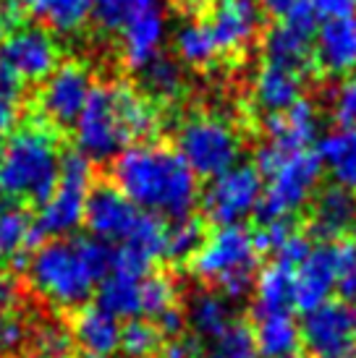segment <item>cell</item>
I'll use <instances>...</instances> for the list:
<instances>
[{"label":"cell","instance_id":"obj_24","mask_svg":"<svg viewBox=\"0 0 356 358\" xmlns=\"http://www.w3.org/2000/svg\"><path fill=\"white\" fill-rule=\"evenodd\" d=\"M142 278L144 272L126 264L113 262L110 272L105 280L100 282V306L113 311L116 317L139 319V308H142Z\"/></svg>","mask_w":356,"mask_h":358},{"label":"cell","instance_id":"obj_3","mask_svg":"<svg viewBox=\"0 0 356 358\" xmlns=\"http://www.w3.org/2000/svg\"><path fill=\"white\" fill-rule=\"evenodd\" d=\"M160 129L158 105L123 81L95 87L74 123L76 150L87 159L118 157L121 152Z\"/></svg>","mask_w":356,"mask_h":358},{"label":"cell","instance_id":"obj_37","mask_svg":"<svg viewBox=\"0 0 356 358\" xmlns=\"http://www.w3.org/2000/svg\"><path fill=\"white\" fill-rule=\"evenodd\" d=\"M265 13H270L278 24H296L315 29V13L309 0H259Z\"/></svg>","mask_w":356,"mask_h":358},{"label":"cell","instance_id":"obj_42","mask_svg":"<svg viewBox=\"0 0 356 358\" xmlns=\"http://www.w3.org/2000/svg\"><path fill=\"white\" fill-rule=\"evenodd\" d=\"M291 233H294V230L288 228L286 222H262V228L254 233V241H257L259 254H262V251L275 254V251L286 243V238L291 236Z\"/></svg>","mask_w":356,"mask_h":358},{"label":"cell","instance_id":"obj_20","mask_svg":"<svg viewBox=\"0 0 356 358\" xmlns=\"http://www.w3.org/2000/svg\"><path fill=\"white\" fill-rule=\"evenodd\" d=\"M304 76H307V73H299V71H294V69H286V66L262 60V66L257 69L254 81H252V92H254L257 108L265 110L267 115L291 108L294 102L301 100Z\"/></svg>","mask_w":356,"mask_h":358},{"label":"cell","instance_id":"obj_25","mask_svg":"<svg viewBox=\"0 0 356 358\" xmlns=\"http://www.w3.org/2000/svg\"><path fill=\"white\" fill-rule=\"evenodd\" d=\"M184 317H186L191 332L205 343L215 340L238 322L231 299L223 293H215V290H205V293L194 296L189 303V314H184Z\"/></svg>","mask_w":356,"mask_h":358},{"label":"cell","instance_id":"obj_21","mask_svg":"<svg viewBox=\"0 0 356 358\" xmlns=\"http://www.w3.org/2000/svg\"><path fill=\"white\" fill-rule=\"evenodd\" d=\"M254 345L259 358H296L301 329L291 311H254Z\"/></svg>","mask_w":356,"mask_h":358},{"label":"cell","instance_id":"obj_16","mask_svg":"<svg viewBox=\"0 0 356 358\" xmlns=\"http://www.w3.org/2000/svg\"><path fill=\"white\" fill-rule=\"evenodd\" d=\"M338 246L320 243L307 251V257L294 267V306L301 311L322 306L336 290Z\"/></svg>","mask_w":356,"mask_h":358},{"label":"cell","instance_id":"obj_50","mask_svg":"<svg viewBox=\"0 0 356 358\" xmlns=\"http://www.w3.org/2000/svg\"><path fill=\"white\" fill-rule=\"evenodd\" d=\"M354 228H356V225H354Z\"/></svg>","mask_w":356,"mask_h":358},{"label":"cell","instance_id":"obj_28","mask_svg":"<svg viewBox=\"0 0 356 358\" xmlns=\"http://www.w3.org/2000/svg\"><path fill=\"white\" fill-rule=\"evenodd\" d=\"M37 238L40 230L27 209L0 207V262L21 264Z\"/></svg>","mask_w":356,"mask_h":358},{"label":"cell","instance_id":"obj_27","mask_svg":"<svg viewBox=\"0 0 356 358\" xmlns=\"http://www.w3.org/2000/svg\"><path fill=\"white\" fill-rule=\"evenodd\" d=\"M19 13L42 21L60 34H76L92 16V0H11Z\"/></svg>","mask_w":356,"mask_h":358},{"label":"cell","instance_id":"obj_47","mask_svg":"<svg viewBox=\"0 0 356 358\" xmlns=\"http://www.w3.org/2000/svg\"><path fill=\"white\" fill-rule=\"evenodd\" d=\"M160 358H199L197 343H191V340H170L168 345L163 348Z\"/></svg>","mask_w":356,"mask_h":358},{"label":"cell","instance_id":"obj_49","mask_svg":"<svg viewBox=\"0 0 356 358\" xmlns=\"http://www.w3.org/2000/svg\"><path fill=\"white\" fill-rule=\"evenodd\" d=\"M79 358H108V356H95V353H81Z\"/></svg>","mask_w":356,"mask_h":358},{"label":"cell","instance_id":"obj_44","mask_svg":"<svg viewBox=\"0 0 356 358\" xmlns=\"http://www.w3.org/2000/svg\"><path fill=\"white\" fill-rule=\"evenodd\" d=\"M19 299H21V293H19L16 280L8 278V275H0V324L16 314Z\"/></svg>","mask_w":356,"mask_h":358},{"label":"cell","instance_id":"obj_18","mask_svg":"<svg viewBox=\"0 0 356 358\" xmlns=\"http://www.w3.org/2000/svg\"><path fill=\"white\" fill-rule=\"evenodd\" d=\"M317 129H320L317 108L301 97L291 108L267 115L265 144L275 147V150H307L309 144L315 141Z\"/></svg>","mask_w":356,"mask_h":358},{"label":"cell","instance_id":"obj_29","mask_svg":"<svg viewBox=\"0 0 356 358\" xmlns=\"http://www.w3.org/2000/svg\"><path fill=\"white\" fill-rule=\"evenodd\" d=\"M294 308V267L273 262L254 280V311H291Z\"/></svg>","mask_w":356,"mask_h":358},{"label":"cell","instance_id":"obj_45","mask_svg":"<svg viewBox=\"0 0 356 358\" xmlns=\"http://www.w3.org/2000/svg\"><path fill=\"white\" fill-rule=\"evenodd\" d=\"M121 6H123V0H92V13H95V19L100 21L102 29H116L121 16Z\"/></svg>","mask_w":356,"mask_h":358},{"label":"cell","instance_id":"obj_19","mask_svg":"<svg viewBox=\"0 0 356 358\" xmlns=\"http://www.w3.org/2000/svg\"><path fill=\"white\" fill-rule=\"evenodd\" d=\"M71 340L84 353L113 356L121 345V322L105 306H81L71 322Z\"/></svg>","mask_w":356,"mask_h":358},{"label":"cell","instance_id":"obj_43","mask_svg":"<svg viewBox=\"0 0 356 358\" xmlns=\"http://www.w3.org/2000/svg\"><path fill=\"white\" fill-rule=\"evenodd\" d=\"M315 19L330 21V19H343V16H354L356 13V0H309Z\"/></svg>","mask_w":356,"mask_h":358},{"label":"cell","instance_id":"obj_22","mask_svg":"<svg viewBox=\"0 0 356 358\" xmlns=\"http://www.w3.org/2000/svg\"><path fill=\"white\" fill-rule=\"evenodd\" d=\"M312 31L315 29L296 27V24H275L265 34L262 55L270 63L294 69L299 73H307L312 55H315L312 52Z\"/></svg>","mask_w":356,"mask_h":358},{"label":"cell","instance_id":"obj_38","mask_svg":"<svg viewBox=\"0 0 356 358\" xmlns=\"http://www.w3.org/2000/svg\"><path fill=\"white\" fill-rule=\"evenodd\" d=\"M330 113H333V120L338 126H343V129H354L356 126V69L348 71V76L333 92Z\"/></svg>","mask_w":356,"mask_h":358},{"label":"cell","instance_id":"obj_30","mask_svg":"<svg viewBox=\"0 0 356 358\" xmlns=\"http://www.w3.org/2000/svg\"><path fill=\"white\" fill-rule=\"evenodd\" d=\"M139 81L142 90L152 102H173L181 97L184 92V71L176 60L158 55L155 60H149L144 69H139Z\"/></svg>","mask_w":356,"mask_h":358},{"label":"cell","instance_id":"obj_17","mask_svg":"<svg viewBox=\"0 0 356 358\" xmlns=\"http://www.w3.org/2000/svg\"><path fill=\"white\" fill-rule=\"evenodd\" d=\"M320 69L341 76L356 69V13L343 19L322 21L312 45Z\"/></svg>","mask_w":356,"mask_h":358},{"label":"cell","instance_id":"obj_10","mask_svg":"<svg viewBox=\"0 0 356 358\" xmlns=\"http://www.w3.org/2000/svg\"><path fill=\"white\" fill-rule=\"evenodd\" d=\"M262 199V176L257 165L238 162L231 170L210 178L202 196V207L215 225H241L252 212H257Z\"/></svg>","mask_w":356,"mask_h":358},{"label":"cell","instance_id":"obj_13","mask_svg":"<svg viewBox=\"0 0 356 358\" xmlns=\"http://www.w3.org/2000/svg\"><path fill=\"white\" fill-rule=\"evenodd\" d=\"M95 90L92 73L84 63H58L55 71L42 81L40 113L48 126H74Z\"/></svg>","mask_w":356,"mask_h":358},{"label":"cell","instance_id":"obj_9","mask_svg":"<svg viewBox=\"0 0 356 358\" xmlns=\"http://www.w3.org/2000/svg\"><path fill=\"white\" fill-rule=\"evenodd\" d=\"M116 34L121 40V58L129 69H144L160 55L168 34L163 0H123Z\"/></svg>","mask_w":356,"mask_h":358},{"label":"cell","instance_id":"obj_34","mask_svg":"<svg viewBox=\"0 0 356 358\" xmlns=\"http://www.w3.org/2000/svg\"><path fill=\"white\" fill-rule=\"evenodd\" d=\"M160 340L163 335L152 322L131 319L126 327H121L118 350H123L129 358H149L155 350H160Z\"/></svg>","mask_w":356,"mask_h":358},{"label":"cell","instance_id":"obj_5","mask_svg":"<svg viewBox=\"0 0 356 358\" xmlns=\"http://www.w3.org/2000/svg\"><path fill=\"white\" fill-rule=\"evenodd\" d=\"M257 170L262 176V199L257 215L262 222H286L315 199L322 165L317 152L275 150L262 144L257 152Z\"/></svg>","mask_w":356,"mask_h":358},{"label":"cell","instance_id":"obj_40","mask_svg":"<svg viewBox=\"0 0 356 358\" xmlns=\"http://www.w3.org/2000/svg\"><path fill=\"white\" fill-rule=\"evenodd\" d=\"M21 92L24 87L0 76V134L11 131L21 118Z\"/></svg>","mask_w":356,"mask_h":358},{"label":"cell","instance_id":"obj_11","mask_svg":"<svg viewBox=\"0 0 356 358\" xmlns=\"http://www.w3.org/2000/svg\"><path fill=\"white\" fill-rule=\"evenodd\" d=\"M60 58L58 42L42 27H19L0 42V76L16 84L45 81Z\"/></svg>","mask_w":356,"mask_h":358},{"label":"cell","instance_id":"obj_2","mask_svg":"<svg viewBox=\"0 0 356 358\" xmlns=\"http://www.w3.org/2000/svg\"><path fill=\"white\" fill-rule=\"evenodd\" d=\"M113 267V249L97 238H50L27 259V280L58 311L87 306Z\"/></svg>","mask_w":356,"mask_h":358},{"label":"cell","instance_id":"obj_8","mask_svg":"<svg viewBox=\"0 0 356 358\" xmlns=\"http://www.w3.org/2000/svg\"><path fill=\"white\" fill-rule=\"evenodd\" d=\"M92 159L79 152H69L60 157L55 189L48 194V199L40 201V212L34 217L40 236H74V230L84 225V212L92 194Z\"/></svg>","mask_w":356,"mask_h":358},{"label":"cell","instance_id":"obj_33","mask_svg":"<svg viewBox=\"0 0 356 358\" xmlns=\"http://www.w3.org/2000/svg\"><path fill=\"white\" fill-rule=\"evenodd\" d=\"M199 358H259V353L254 338H252V329L236 322L223 335L210 340L207 348L199 353Z\"/></svg>","mask_w":356,"mask_h":358},{"label":"cell","instance_id":"obj_41","mask_svg":"<svg viewBox=\"0 0 356 358\" xmlns=\"http://www.w3.org/2000/svg\"><path fill=\"white\" fill-rule=\"evenodd\" d=\"M27 340H29V327H27V322H24L19 314H13V317H8L0 324V350L13 353V350H19Z\"/></svg>","mask_w":356,"mask_h":358},{"label":"cell","instance_id":"obj_4","mask_svg":"<svg viewBox=\"0 0 356 358\" xmlns=\"http://www.w3.org/2000/svg\"><path fill=\"white\" fill-rule=\"evenodd\" d=\"M60 147L48 123L21 126L0 147V196L16 201H45L55 189Z\"/></svg>","mask_w":356,"mask_h":358},{"label":"cell","instance_id":"obj_23","mask_svg":"<svg viewBox=\"0 0 356 358\" xmlns=\"http://www.w3.org/2000/svg\"><path fill=\"white\" fill-rule=\"evenodd\" d=\"M356 225V194L341 186L325 189L312 204V230L320 238H341Z\"/></svg>","mask_w":356,"mask_h":358},{"label":"cell","instance_id":"obj_15","mask_svg":"<svg viewBox=\"0 0 356 358\" xmlns=\"http://www.w3.org/2000/svg\"><path fill=\"white\" fill-rule=\"evenodd\" d=\"M205 24L210 27L220 55H233L254 42L262 13L254 0H218L210 8Z\"/></svg>","mask_w":356,"mask_h":358},{"label":"cell","instance_id":"obj_35","mask_svg":"<svg viewBox=\"0 0 356 358\" xmlns=\"http://www.w3.org/2000/svg\"><path fill=\"white\" fill-rule=\"evenodd\" d=\"M202 238H205V236H202V228H199L197 220H191V217L170 220L168 238H165V257L176 259V262L191 259L194 251L199 249Z\"/></svg>","mask_w":356,"mask_h":358},{"label":"cell","instance_id":"obj_51","mask_svg":"<svg viewBox=\"0 0 356 358\" xmlns=\"http://www.w3.org/2000/svg\"><path fill=\"white\" fill-rule=\"evenodd\" d=\"M354 358H356V356H354Z\"/></svg>","mask_w":356,"mask_h":358},{"label":"cell","instance_id":"obj_1","mask_svg":"<svg viewBox=\"0 0 356 358\" xmlns=\"http://www.w3.org/2000/svg\"><path fill=\"white\" fill-rule=\"evenodd\" d=\"M116 189L137 209L160 220L189 217L199 201L194 170L173 147L137 141L116 157Z\"/></svg>","mask_w":356,"mask_h":358},{"label":"cell","instance_id":"obj_12","mask_svg":"<svg viewBox=\"0 0 356 358\" xmlns=\"http://www.w3.org/2000/svg\"><path fill=\"white\" fill-rule=\"evenodd\" d=\"M301 348L309 358H354L356 356V314L346 303L325 301L307 311L301 322Z\"/></svg>","mask_w":356,"mask_h":358},{"label":"cell","instance_id":"obj_7","mask_svg":"<svg viewBox=\"0 0 356 358\" xmlns=\"http://www.w3.org/2000/svg\"><path fill=\"white\" fill-rule=\"evenodd\" d=\"M176 152L184 157L194 176L215 178L238 165L241 134L223 115L199 113L186 118L176 131Z\"/></svg>","mask_w":356,"mask_h":358},{"label":"cell","instance_id":"obj_46","mask_svg":"<svg viewBox=\"0 0 356 358\" xmlns=\"http://www.w3.org/2000/svg\"><path fill=\"white\" fill-rule=\"evenodd\" d=\"M155 322H158L155 327L160 329V335H163V338H178V332L186 327V317H184L178 308H168V311H165V314H160Z\"/></svg>","mask_w":356,"mask_h":358},{"label":"cell","instance_id":"obj_32","mask_svg":"<svg viewBox=\"0 0 356 358\" xmlns=\"http://www.w3.org/2000/svg\"><path fill=\"white\" fill-rule=\"evenodd\" d=\"M178 285L176 280L163 275V272H144L142 278V308L139 317L158 319L168 308H176Z\"/></svg>","mask_w":356,"mask_h":358},{"label":"cell","instance_id":"obj_48","mask_svg":"<svg viewBox=\"0 0 356 358\" xmlns=\"http://www.w3.org/2000/svg\"><path fill=\"white\" fill-rule=\"evenodd\" d=\"M19 16H21L19 8H16L11 0H0V37L8 31V27L19 19Z\"/></svg>","mask_w":356,"mask_h":358},{"label":"cell","instance_id":"obj_39","mask_svg":"<svg viewBox=\"0 0 356 358\" xmlns=\"http://www.w3.org/2000/svg\"><path fill=\"white\" fill-rule=\"evenodd\" d=\"M336 290L346 306L356 308V243L338 249V278Z\"/></svg>","mask_w":356,"mask_h":358},{"label":"cell","instance_id":"obj_36","mask_svg":"<svg viewBox=\"0 0 356 358\" xmlns=\"http://www.w3.org/2000/svg\"><path fill=\"white\" fill-rule=\"evenodd\" d=\"M34 358H69L71 353V332L55 322H48L29 332Z\"/></svg>","mask_w":356,"mask_h":358},{"label":"cell","instance_id":"obj_31","mask_svg":"<svg viewBox=\"0 0 356 358\" xmlns=\"http://www.w3.org/2000/svg\"><path fill=\"white\" fill-rule=\"evenodd\" d=\"M173 45H176V55L181 58V63L194 66V69L212 66L220 58L218 45L205 21H186L184 27H178Z\"/></svg>","mask_w":356,"mask_h":358},{"label":"cell","instance_id":"obj_26","mask_svg":"<svg viewBox=\"0 0 356 358\" xmlns=\"http://www.w3.org/2000/svg\"><path fill=\"white\" fill-rule=\"evenodd\" d=\"M317 157L322 170L330 173L336 186L356 194V126L354 129H336L322 136L317 147Z\"/></svg>","mask_w":356,"mask_h":358},{"label":"cell","instance_id":"obj_14","mask_svg":"<svg viewBox=\"0 0 356 358\" xmlns=\"http://www.w3.org/2000/svg\"><path fill=\"white\" fill-rule=\"evenodd\" d=\"M144 217H147V212L134 207L116 186H100L89 194L84 225L89 228L92 238L121 249L134 238V233L142 228Z\"/></svg>","mask_w":356,"mask_h":358},{"label":"cell","instance_id":"obj_6","mask_svg":"<svg viewBox=\"0 0 356 358\" xmlns=\"http://www.w3.org/2000/svg\"><path fill=\"white\" fill-rule=\"evenodd\" d=\"M191 267L199 280L215 285L223 296L241 299L257 280V241L241 225H218V230L202 238L191 257Z\"/></svg>","mask_w":356,"mask_h":358}]
</instances>
